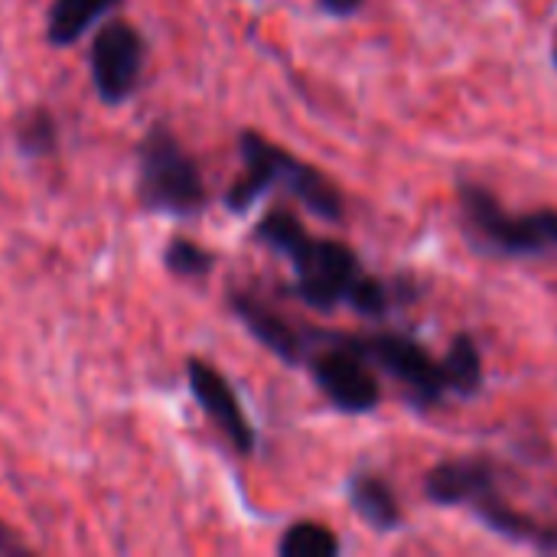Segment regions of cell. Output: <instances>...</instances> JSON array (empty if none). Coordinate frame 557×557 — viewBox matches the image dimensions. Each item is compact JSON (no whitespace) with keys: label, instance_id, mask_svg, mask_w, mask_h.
<instances>
[{"label":"cell","instance_id":"cell-1","mask_svg":"<svg viewBox=\"0 0 557 557\" xmlns=\"http://www.w3.org/2000/svg\"><path fill=\"white\" fill-rule=\"evenodd\" d=\"M255 238L294 264V294L320 313H330L346 304L352 284L362 277V264L349 245L333 238H313L290 209L264 212L255 225Z\"/></svg>","mask_w":557,"mask_h":557},{"label":"cell","instance_id":"cell-2","mask_svg":"<svg viewBox=\"0 0 557 557\" xmlns=\"http://www.w3.org/2000/svg\"><path fill=\"white\" fill-rule=\"evenodd\" d=\"M238 153H242L245 170H242V176L225 193V209L228 212L245 215L271 189H284L304 209H310L317 219H326V222H339L343 219V212H346L343 193L313 163L294 157L290 150L277 147L274 140H268V137H261L255 131H242L238 134Z\"/></svg>","mask_w":557,"mask_h":557},{"label":"cell","instance_id":"cell-3","mask_svg":"<svg viewBox=\"0 0 557 557\" xmlns=\"http://www.w3.org/2000/svg\"><path fill=\"white\" fill-rule=\"evenodd\" d=\"M137 202L140 209L170 219H196L209 206L196 157L166 124L147 127L137 144Z\"/></svg>","mask_w":557,"mask_h":557},{"label":"cell","instance_id":"cell-4","mask_svg":"<svg viewBox=\"0 0 557 557\" xmlns=\"http://www.w3.org/2000/svg\"><path fill=\"white\" fill-rule=\"evenodd\" d=\"M463 225L476 248L506 255V258H529V255H557V209L542 212H506L486 189L463 186L460 189Z\"/></svg>","mask_w":557,"mask_h":557},{"label":"cell","instance_id":"cell-5","mask_svg":"<svg viewBox=\"0 0 557 557\" xmlns=\"http://www.w3.org/2000/svg\"><path fill=\"white\" fill-rule=\"evenodd\" d=\"M339 346L359 352L369 366L382 369L385 375L398 379L414 401L421 405H437L447 395V382H444V369L437 359H431V352L405 336V333H372V336H333Z\"/></svg>","mask_w":557,"mask_h":557},{"label":"cell","instance_id":"cell-6","mask_svg":"<svg viewBox=\"0 0 557 557\" xmlns=\"http://www.w3.org/2000/svg\"><path fill=\"white\" fill-rule=\"evenodd\" d=\"M144 62H147V39L140 36V29L127 20L104 23L91 36V52H88L95 95L108 108L131 101L137 95Z\"/></svg>","mask_w":557,"mask_h":557},{"label":"cell","instance_id":"cell-7","mask_svg":"<svg viewBox=\"0 0 557 557\" xmlns=\"http://www.w3.org/2000/svg\"><path fill=\"white\" fill-rule=\"evenodd\" d=\"M313 336L323 346L310 352V372H313L317 388L330 398V405L346 414L375 411L382 388H379V379L372 375V366L359 352L339 346L333 336H320V333Z\"/></svg>","mask_w":557,"mask_h":557},{"label":"cell","instance_id":"cell-8","mask_svg":"<svg viewBox=\"0 0 557 557\" xmlns=\"http://www.w3.org/2000/svg\"><path fill=\"white\" fill-rule=\"evenodd\" d=\"M186 382L189 392L196 398V405L202 408V414L225 434V441L242 454H255L258 447V434L235 395V388L228 385V379L206 359H186Z\"/></svg>","mask_w":557,"mask_h":557},{"label":"cell","instance_id":"cell-9","mask_svg":"<svg viewBox=\"0 0 557 557\" xmlns=\"http://www.w3.org/2000/svg\"><path fill=\"white\" fill-rule=\"evenodd\" d=\"M424 493L437 506H483L496 496V467L486 457L444 460L424 476Z\"/></svg>","mask_w":557,"mask_h":557},{"label":"cell","instance_id":"cell-10","mask_svg":"<svg viewBox=\"0 0 557 557\" xmlns=\"http://www.w3.org/2000/svg\"><path fill=\"white\" fill-rule=\"evenodd\" d=\"M228 307L232 313L242 320V326L271 352L277 356L281 362L287 366H297L307 359V336L300 330H294L277 310H271L264 300H258L255 294H245V290H232L228 294Z\"/></svg>","mask_w":557,"mask_h":557},{"label":"cell","instance_id":"cell-11","mask_svg":"<svg viewBox=\"0 0 557 557\" xmlns=\"http://www.w3.org/2000/svg\"><path fill=\"white\" fill-rule=\"evenodd\" d=\"M124 0H52L46 13V42L55 49L75 46L95 23L114 13Z\"/></svg>","mask_w":557,"mask_h":557},{"label":"cell","instance_id":"cell-12","mask_svg":"<svg viewBox=\"0 0 557 557\" xmlns=\"http://www.w3.org/2000/svg\"><path fill=\"white\" fill-rule=\"evenodd\" d=\"M349 503L366 525L375 532H395L401 525V506L392 486L375 473H359L349 480Z\"/></svg>","mask_w":557,"mask_h":557},{"label":"cell","instance_id":"cell-13","mask_svg":"<svg viewBox=\"0 0 557 557\" xmlns=\"http://www.w3.org/2000/svg\"><path fill=\"white\" fill-rule=\"evenodd\" d=\"M441 369H444L447 392H454L460 398H473L483 388V356H480V346L473 343V336H467V333L454 336L450 352L441 362Z\"/></svg>","mask_w":557,"mask_h":557},{"label":"cell","instance_id":"cell-14","mask_svg":"<svg viewBox=\"0 0 557 557\" xmlns=\"http://www.w3.org/2000/svg\"><path fill=\"white\" fill-rule=\"evenodd\" d=\"M281 557H336L339 555V539L333 529L320 522H294L281 542H277Z\"/></svg>","mask_w":557,"mask_h":557},{"label":"cell","instance_id":"cell-15","mask_svg":"<svg viewBox=\"0 0 557 557\" xmlns=\"http://www.w3.org/2000/svg\"><path fill=\"white\" fill-rule=\"evenodd\" d=\"M163 264L170 274L176 277H186V281H202L212 274L215 268V255L202 245H196L193 238H183V235H173L166 242V251H163Z\"/></svg>","mask_w":557,"mask_h":557},{"label":"cell","instance_id":"cell-16","mask_svg":"<svg viewBox=\"0 0 557 557\" xmlns=\"http://www.w3.org/2000/svg\"><path fill=\"white\" fill-rule=\"evenodd\" d=\"M59 127L49 111H29L16 127V147L26 157H49L55 150Z\"/></svg>","mask_w":557,"mask_h":557},{"label":"cell","instance_id":"cell-17","mask_svg":"<svg viewBox=\"0 0 557 557\" xmlns=\"http://www.w3.org/2000/svg\"><path fill=\"white\" fill-rule=\"evenodd\" d=\"M346 304H349L359 317L379 320V317H385V310H388V304H392V294H388V287H385L382 281H375V277H366V274H362V277L352 284V290H349Z\"/></svg>","mask_w":557,"mask_h":557},{"label":"cell","instance_id":"cell-18","mask_svg":"<svg viewBox=\"0 0 557 557\" xmlns=\"http://www.w3.org/2000/svg\"><path fill=\"white\" fill-rule=\"evenodd\" d=\"M366 0H320V10L326 16H352Z\"/></svg>","mask_w":557,"mask_h":557},{"label":"cell","instance_id":"cell-19","mask_svg":"<svg viewBox=\"0 0 557 557\" xmlns=\"http://www.w3.org/2000/svg\"><path fill=\"white\" fill-rule=\"evenodd\" d=\"M0 555H13V557H20V555H29V548L0 522Z\"/></svg>","mask_w":557,"mask_h":557},{"label":"cell","instance_id":"cell-20","mask_svg":"<svg viewBox=\"0 0 557 557\" xmlns=\"http://www.w3.org/2000/svg\"><path fill=\"white\" fill-rule=\"evenodd\" d=\"M555 65H557V42H555Z\"/></svg>","mask_w":557,"mask_h":557}]
</instances>
